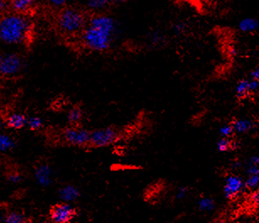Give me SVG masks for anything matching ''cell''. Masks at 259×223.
Wrapping results in <instances>:
<instances>
[{"mask_svg": "<svg viewBox=\"0 0 259 223\" xmlns=\"http://www.w3.org/2000/svg\"><path fill=\"white\" fill-rule=\"evenodd\" d=\"M245 188L244 180L238 175H229L225 180L224 195L227 199H233L237 196Z\"/></svg>", "mask_w": 259, "mask_h": 223, "instance_id": "cell-9", "label": "cell"}, {"mask_svg": "<svg viewBox=\"0 0 259 223\" xmlns=\"http://www.w3.org/2000/svg\"><path fill=\"white\" fill-rule=\"evenodd\" d=\"M68 119L71 125H79L83 119L82 109L80 107H74L73 109H71L68 112Z\"/></svg>", "mask_w": 259, "mask_h": 223, "instance_id": "cell-16", "label": "cell"}, {"mask_svg": "<svg viewBox=\"0 0 259 223\" xmlns=\"http://www.w3.org/2000/svg\"><path fill=\"white\" fill-rule=\"evenodd\" d=\"M120 138V132L114 127H105L91 131L89 147L100 148L114 144Z\"/></svg>", "mask_w": 259, "mask_h": 223, "instance_id": "cell-5", "label": "cell"}, {"mask_svg": "<svg viewBox=\"0 0 259 223\" xmlns=\"http://www.w3.org/2000/svg\"><path fill=\"white\" fill-rule=\"evenodd\" d=\"M15 147L14 139L9 135L0 134V151L6 152L11 150Z\"/></svg>", "mask_w": 259, "mask_h": 223, "instance_id": "cell-18", "label": "cell"}, {"mask_svg": "<svg viewBox=\"0 0 259 223\" xmlns=\"http://www.w3.org/2000/svg\"><path fill=\"white\" fill-rule=\"evenodd\" d=\"M197 207L201 212H209L213 211L215 208V203L211 198L203 197L198 200Z\"/></svg>", "mask_w": 259, "mask_h": 223, "instance_id": "cell-19", "label": "cell"}, {"mask_svg": "<svg viewBox=\"0 0 259 223\" xmlns=\"http://www.w3.org/2000/svg\"><path fill=\"white\" fill-rule=\"evenodd\" d=\"M33 17L10 11L0 19V40L7 44L30 47L35 38Z\"/></svg>", "mask_w": 259, "mask_h": 223, "instance_id": "cell-2", "label": "cell"}, {"mask_svg": "<svg viewBox=\"0 0 259 223\" xmlns=\"http://www.w3.org/2000/svg\"><path fill=\"white\" fill-rule=\"evenodd\" d=\"M84 6L87 11L92 13H100L109 8L112 4L111 0H82Z\"/></svg>", "mask_w": 259, "mask_h": 223, "instance_id": "cell-12", "label": "cell"}, {"mask_svg": "<svg viewBox=\"0 0 259 223\" xmlns=\"http://www.w3.org/2000/svg\"><path fill=\"white\" fill-rule=\"evenodd\" d=\"M188 194H189L188 188H186V187H181L177 191V199L183 200V199H185Z\"/></svg>", "mask_w": 259, "mask_h": 223, "instance_id": "cell-28", "label": "cell"}, {"mask_svg": "<svg viewBox=\"0 0 259 223\" xmlns=\"http://www.w3.org/2000/svg\"><path fill=\"white\" fill-rule=\"evenodd\" d=\"M27 117L20 112H14L6 118V125L13 129H21L27 125Z\"/></svg>", "mask_w": 259, "mask_h": 223, "instance_id": "cell-13", "label": "cell"}, {"mask_svg": "<svg viewBox=\"0 0 259 223\" xmlns=\"http://www.w3.org/2000/svg\"><path fill=\"white\" fill-rule=\"evenodd\" d=\"M245 188L254 191L259 188V174H249L244 180Z\"/></svg>", "mask_w": 259, "mask_h": 223, "instance_id": "cell-21", "label": "cell"}, {"mask_svg": "<svg viewBox=\"0 0 259 223\" xmlns=\"http://www.w3.org/2000/svg\"><path fill=\"white\" fill-rule=\"evenodd\" d=\"M53 29L65 40H74L87 25L89 12L80 6L68 4L51 11Z\"/></svg>", "mask_w": 259, "mask_h": 223, "instance_id": "cell-3", "label": "cell"}, {"mask_svg": "<svg viewBox=\"0 0 259 223\" xmlns=\"http://www.w3.org/2000/svg\"><path fill=\"white\" fill-rule=\"evenodd\" d=\"M47 1V5L50 11L57 10V9H61L65 6L68 5L69 0H46Z\"/></svg>", "mask_w": 259, "mask_h": 223, "instance_id": "cell-24", "label": "cell"}, {"mask_svg": "<svg viewBox=\"0 0 259 223\" xmlns=\"http://www.w3.org/2000/svg\"><path fill=\"white\" fill-rule=\"evenodd\" d=\"M233 147L232 141H230V138L227 137H221L220 141L217 142V150L220 152H226L230 150Z\"/></svg>", "mask_w": 259, "mask_h": 223, "instance_id": "cell-23", "label": "cell"}, {"mask_svg": "<svg viewBox=\"0 0 259 223\" xmlns=\"http://www.w3.org/2000/svg\"><path fill=\"white\" fill-rule=\"evenodd\" d=\"M59 196L64 202H74L80 196V191L74 185H65L59 190Z\"/></svg>", "mask_w": 259, "mask_h": 223, "instance_id": "cell-11", "label": "cell"}, {"mask_svg": "<svg viewBox=\"0 0 259 223\" xmlns=\"http://www.w3.org/2000/svg\"><path fill=\"white\" fill-rule=\"evenodd\" d=\"M249 163L259 165V156H254L253 157H251L250 160H249Z\"/></svg>", "mask_w": 259, "mask_h": 223, "instance_id": "cell-32", "label": "cell"}, {"mask_svg": "<svg viewBox=\"0 0 259 223\" xmlns=\"http://www.w3.org/2000/svg\"><path fill=\"white\" fill-rule=\"evenodd\" d=\"M4 221L7 223H24L27 222V218L21 212H10L6 215Z\"/></svg>", "mask_w": 259, "mask_h": 223, "instance_id": "cell-20", "label": "cell"}, {"mask_svg": "<svg viewBox=\"0 0 259 223\" xmlns=\"http://www.w3.org/2000/svg\"><path fill=\"white\" fill-rule=\"evenodd\" d=\"M90 136L91 131L84 128H80L79 125L66 128L63 131V139L67 144L74 147H84L90 145Z\"/></svg>", "mask_w": 259, "mask_h": 223, "instance_id": "cell-6", "label": "cell"}, {"mask_svg": "<svg viewBox=\"0 0 259 223\" xmlns=\"http://www.w3.org/2000/svg\"><path fill=\"white\" fill-rule=\"evenodd\" d=\"M220 134H221V137L230 138V136L234 134L232 124H224L220 129Z\"/></svg>", "mask_w": 259, "mask_h": 223, "instance_id": "cell-25", "label": "cell"}, {"mask_svg": "<svg viewBox=\"0 0 259 223\" xmlns=\"http://www.w3.org/2000/svg\"><path fill=\"white\" fill-rule=\"evenodd\" d=\"M25 68V59L19 53L0 54V77L13 79L19 76Z\"/></svg>", "mask_w": 259, "mask_h": 223, "instance_id": "cell-4", "label": "cell"}, {"mask_svg": "<svg viewBox=\"0 0 259 223\" xmlns=\"http://www.w3.org/2000/svg\"><path fill=\"white\" fill-rule=\"evenodd\" d=\"M35 179L39 185L48 187L53 180V171L50 165L42 163L36 167L35 170Z\"/></svg>", "mask_w": 259, "mask_h": 223, "instance_id": "cell-10", "label": "cell"}, {"mask_svg": "<svg viewBox=\"0 0 259 223\" xmlns=\"http://www.w3.org/2000/svg\"><path fill=\"white\" fill-rule=\"evenodd\" d=\"M10 10L21 15L35 16L38 12L37 0H8Z\"/></svg>", "mask_w": 259, "mask_h": 223, "instance_id": "cell-8", "label": "cell"}, {"mask_svg": "<svg viewBox=\"0 0 259 223\" xmlns=\"http://www.w3.org/2000/svg\"><path fill=\"white\" fill-rule=\"evenodd\" d=\"M234 132L237 134H247L253 130L254 128V123L248 118H237L232 123Z\"/></svg>", "mask_w": 259, "mask_h": 223, "instance_id": "cell-14", "label": "cell"}, {"mask_svg": "<svg viewBox=\"0 0 259 223\" xmlns=\"http://www.w3.org/2000/svg\"><path fill=\"white\" fill-rule=\"evenodd\" d=\"M10 11L8 0H0V19Z\"/></svg>", "mask_w": 259, "mask_h": 223, "instance_id": "cell-26", "label": "cell"}, {"mask_svg": "<svg viewBox=\"0 0 259 223\" xmlns=\"http://www.w3.org/2000/svg\"><path fill=\"white\" fill-rule=\"evenodd\" d=\"M250 79L259 80V66L251 71Z\"/></svg>", "mask_w": 259, "mask_h": 223, "instance_id": "cell-30", "label": "cell"}, {"mask_svg": "<svg viewBox=\"0 0 259 223\" xmlns=\"http://www.w3.org/2000/svg\"><path fill=\"white\" fill-rule=\"evenodd\" d=\"M76 216V210L70 203L63 202L53 206L50 211V219L54 223H67Z\"/></svg>", "mask_w": 259, "mask_h": 223, "instance_id": "cell-7", "label": "cell"}, {"mask_svg": "<svg viewBox=\"0 0 259 223\" xmlns=\"http://www.w3.org/2000/svg\"><path fill=\"white\" fill-rule=\"evenodd\" d=\"M112 3H124L130 0H111Z\"/></svg>", "mask_w": 259, "mask_h": 223, "instance_id": "cell-33", "label": "cell"}, {"mask_svg": "<svg viewBox=\"0 0 259 223\" xmlns=\"http://www.w3.org/2000/svg\"><path fill=\"white\" fill-rule=\"evenodd\" d=\"M27 126L31 130L36 131V130H39L42 128L43 122L41 120V117L33 116V117H30L27 118Z\"/></svg>", "mask_w": 259, "mask_h": 223, "instance_id": "cell-22", "label": "cell"}, {"mask_svg": "<svg viewBox=\"0 0 259 223\" xmlns=\"http://www.w3.org/2000/svg\"><path fill=\"white\" fill-rule=\"evenodd\" d=\"M259 22L254 18H245L239 23V29L243 33H254L259 29Z\"/></svg>", "mask_w": 259, "mask_h": 223, "instance_id": "cell-15", "label": "cell"}, {"mask_svg": "<svg viewBox=\"0 0 259 223\" xmlns=\"http://www.w3.org/2000/svg\"><path fill=\"white\" fill-rule=\"evenodd\" d=\"M251 200L252 202L254 203V205L259 206V188H257L254 190L252 196H251Z\"/></svg>", "mask_w": 259, "mask_h": 223, "instance_id": "cell-29", "label": "cell"}, {"mask_svg": "<svg viewBox=\"0 0 259 223\" xmlns=\"http://www.w3.org/2000/svg\"><path fill=\"white\" fill-rule=\"evenodd\" d=\"M236 94L239 98H244L251 94L249 79H242L236 87Z\"/></svg>", "mask_w": 259, "mask_h": 223, "instance_id": "cell-17", "label": "cell"}, {"mask_svg": "<svg viewBox=\"0 0 259 223\" xmlns=\"http://www.w3.org/2000/svg\"><path fill=\"white\" fill-rule=\"evenodd\" d=\"M117 33L114 18L104 12L92 13L78 40L87 50L102 53L112 46Z\"/></svg>", "mask_w": 259, "mask_h": 223, "instance_id": "cell-1", "label": "cell"}, {"mask_svg": "<svg viewBox=\"0 0 259 223\" xmlns=\"http://www.w3.org/2000/svg\"><path fill=\"white\" fill-rule=\"evenodd\" d=\"M7 178H8L9 182L12 183V184H18V183L21 182V179H22L21 173H19L18 172H12V173H9Z\"/></svg>", "mask_w": 259, "mask_h": 223, "instance_id": "cell-27", "label": "cell"}, {"mask_svg": "<svg viewBox=\"0 0 259 223\" xmlns=\"http://www.w3.org/2000/svg\"><path fill=\"white\" fill-rule=\"evenodd\" d=\"M174 32L177 34L183 33L184 31V25L183 23H177L173 27Z\"/></svg>", "mask_w": 259, "mask_h": 223, "instance_id": "cell-31", "label": "cell"}]
</instances>
